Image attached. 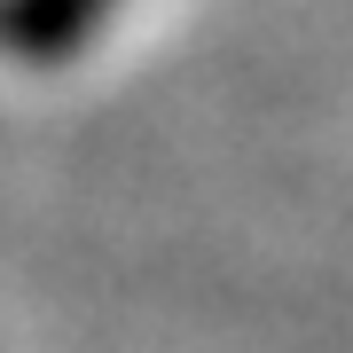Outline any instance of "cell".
<instances>
[{
    "instance_id": "6da1fadb",
    "label": "cell",
    "mask_w": 353,
    "mask_h": 353,
    "mask_svg": "<svg viewBox=\"0 0 353 353\" xmlns=\"http://www.w3.org/2000/svg\"><path fill=\"white\" fill-rule=\"evenodd\" d=\"M110 8L118 0H8V48L55 63V55H71Z\"/></svg>"
}]
</instances>
